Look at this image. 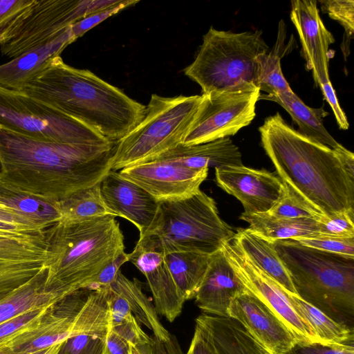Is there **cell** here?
I'll list each match as a JSON object with an SVG mask.
<instances>
[{
	"mask_svg": "<svg viewBox=\"0 0 354 354\" xmlns=\"http://www.w3.org/2000/svg\"><path fill=\"white\" fill-rule=\"evenodd\" d=\"M115 145L42 141L0 128V186L57 204L100 183Z\"/></svg>",
	"mask_w": 354,
	"mask_h": 354,
	"instance_id": "obj_1",
	"label": "cell"
},
{
	"mask_svg": "<svg viewBox=\"0 0 354 354\" xmlns=\"http://www.w3.org/2000/svg\"><path fill=\"white\" fill-rule=\"evenodd\" d=\"M259 131L279 178L300 202L320 216L354 212V178L334 149L303 136L278 112Z\"/></svg>",
	"mask_w": 354,
	"mask_h": 354,
	"instance_id": "obj_2",
	"label": "cell"
},
{
	"mask_svg": "<svg viewBox=\"0 0 354 354\" xmlns=\"http://www.w3.org/2000/svg\"><path fill=\"white\" fill-rule=\"evenodd\" d=\"M18 91L74 118L116 143L145 117L147 106L60 55Z\"/></svg>",
	"mask_w": 354,
	"mask_h": 354,
	"instance_id": "obj_3",
	"label": "cell"
},
{
	"mask_svg": "<svg viewBox=\"0 0 354 354\" xmlns=\"http://www.w3.org/2000/svg\"><path fill=\"white\" fill-rule=\"evenodd\" d=\"M115 217L58 221L45 230L46 292L62 300L88 289L100 272L124 252V236Z\"/></svg>",
	"mask_w": 354,
	"mask_h": 354,
	"instance_id": "obj_4",
	"label": "cell"
},
{
	"mask_svg": "<svg viewBox=\"0 0 354 354\" xmlns=\"http://www.w3.org/2000/svg\"><path fill=\"white\" fill-rule=\"evenodd\" d=\"M273 244L297 295L354 329V258L304 246L293 239Z\"/></svg>",
	"mask_w": 354,
	"mask_h": 354,
	"instance_id": "obj_5",
	"label": "cell"
},
{
	"mask_svg": "<svg viewBox=\"0 0 354 354\" xmlns=\"http://www.w3.org/2000/svg\"><path fill=\"white\" fill-rule=\"evenodd\" d=\"M234 234L233 228L219 216L214 200L199 190L187 198L159 202L155 219L138 241L163 254L212 255Z\"/></svg>",
	"mask_w": 354,
	"mask_h": 354,
	"instance_id": "obj_6",
	"label": "cell"
},
{
	"mask_svg": "<svg viewBox=\"0 0 354 354\" xmlns=\"http://www.w3.org/2000/svg\"><path fill=\"white\" fill-rule=\"evenodd\" d=\"M268 49L259 30L233 32L211 27L184 72L200 85L203 94L248 84L258 87L259 57Z\"/></svg>",
	"mask_w": 354,
	"mask_h": 354,
	"instance_id": "obj_7",
	"label": "cell"
},
{
	"mask_svg": "<svg viewBox=\"0 0 354 354\" xmlns=\"http://www.w3.org/2000/svg\"><path fill=\"white\" fill-rule=\"evenodd\" d=\"M203 99L152 94L144 119L115 143L111 170L151 161L182 145Z\"/></svg>",
	"mask_w": 354,
	"mask_h": 354,
	"instance_id": "obj_8",
	"label": "cell"
},
{
	"mask_svg": "<svg viewBox=\"0 0 354 354\" xmlns=\"http://www.w3.org/2000/svg\"><path fill=\"white\" fill-rule=\"evenodd\" d=\"M124 0H35L0 37L1 54L14 59L46 45L68 27Z\"/></svg>",
	"mask_w": 354,
	"mask_h": 354,
	"instance_id": "obj_9",
	"label": "cell"
},
{
	"mask_svg": "<svg viewBox=\"0 0 354 354\" xmlns=\"http://www.w3.org/2000/svg\"><path fill=\"white\" fill-rule=\"evenodd\" d=\"M0 128L33 139L71 145L114 143L23 92L0 86Z\"/></svg>",
	"mask_w": 354,
	"mask_h": 354,
	"instance_id": "obj_10",
	"label": "cell"
},
{
	"mask_svg": "<svg viewBox=\"0 0 354 354\" xmlns=\"http://www.w3.org/2000/svg\"><path fill=\"white\" fill-rule=\"evenodd\" d=\"M203 99L183 145L203 144L235 135L256 115L261 91L248 84L203 94Z\"/></svg>",
	"mask_w": 354,
	"mask_h": 354,
	"instance_id": "obj_11",
	"label": "cell"
},
{
	"mask_svg": "<svg viewBox=\"0 0 354 354\" xmlns=\"http://www.w3.org/2000/svg\"><path fill=\"white\" fill-rule=\"evenodd\" d=\"M44 233L0 231V324L15 317L19 290L46 270Z\"/></svg>",
	"mask_w": 354,
	"mask_h": 354,
	"instance_id": "obj_12",
	"label": "cell"
},
{
	"mask_svg": "<svg viewBox=\"0 0 354 354\" xmlns=\"http://www.w3.org/2000/svg\"><path fill=\"white\" fill-rule=\"evenodd\" d=\"M222 250L245 288L284 324L297 344H322L294 308L283 288L252 262L232 241L225 243Z\"/></svg>",
	"mask_w": 354,
	"mask_h": 354,
	"instance_id": "obj_13",
	"label": "cell"
},
{
	"mask_svg": "<svg viewBox=\"0 0 354 354\" xmlns=\"http://www.w3.org/2000/svg\"><path fill=\"white\" fill-rule=\"evenodd\" d=\"M209 168L192 169L175 162L154 160L124 167L119 174L158 201L189 197L200 189Z\"/></svg>",
	"mask_w": 354,
	"mask_h": 354,
	"instance_id": "obj_14",
	"label": "cell"
},
{
	"mask_svg": "<svg viewBox=\"0 0 354 354\" xmlns=\"http://www.w3.org/2000/svg\"><path fill=\"white\" fill-rule=\"evenodd\" d=\"M215 180L241 203L246 214L268 212L286 190L281 179L272 173L243 165L215 169Z\"/></svg>",
	"mask_w": 354,
	"mask_h": 354,
	"instance_id": "obj_15",
	"label": "cell"
},
{
	"mask_svg": "<svg viewBox=\"0 0 354 354\" xmlns=\"http://www.w3.org/2000/svg\"><path fill=\"white\" fill-rule=\"evenodd\" d=\"M228 316L270 354H286L297 344L284 324L247 288L232 300Z\"/></svg>",
	"mask_w": 354,
	"mask_h": 354,
	"instance_id": "obj_16",
	"label": "cell"
},
{
	"mask_svg": "<svg viewBox=\"0 0 354 354\" xmlns=\"http://www.w3.org/2000/svg\"><path fill=\"white\" fill-rule=\"evenodd\" d=\"M290 19L299 36L307 67L313 71L315 84L320 87L331 83L328 75V50L335 39L319 16L317 1H292Z\"/></svg>",
	"mask_w": 354,
	"mask_h": 354,
	"instance_id": "obj_17",
	"label": "cell"
},
{
	"mask_svg": "<svg viewBox=\"0 0 354 354\" xmlns=\"http://www.w3.org/2000/svg\"><path fill=\"white\" fill-rule=\"evenodd\" d=\"M100 191L111 214L132 223L142 236L155 219L159 201L113 170L100 181Z\"/></svg>",
	"mask_w": 354,
	"mask_h": 354,
	"instance_id": "obj_18",
	"label": "cell"
},
{
	"mask_svg": "<svg viewBox=\"0 0 354 354\" xmlns=\"http://www.w3.org/2000/svg\"><path fill=\"white\" fill-rule=\"evenodd\" d=\"M129 259L145 277L157 313L174 322L181 313L184 299L180 295L160 251L138 241Z\"/></svg>",
	"mask_w": 354,
	"mask_h": 354,
	"instance_id": "obj_19",
	"label": "cell"
},
{
	"mask_svg": "<svg viewBox=\"0 0 354 354\" xmlns=\"http://www.w3.org/2000/svg\"><path fill=\"white\" fill-rule=\"evenodd\" d=\"M246 290L222 248L211 255L205 276L195 295L198 307L206 315L229 317L232 300Z\"/></svg>",
	"mask_w": 354,
	"mask_h": 354,
	"instance_id": "obj_20",
	"label": "cell"
},
{
	"mask_svg": "<svg viewBox=\"0 0 354 354\" xmlns=\"http://www.w3.org/2000/svg\"><path fill=\"white\" fill-rule=\"evenodd\" d=\"M75 39L68 27L63 33L46 45L28 51L0 65V86L19 90L28 81L45 69L50 61L60 55Z\"/></svg>",
	"mask_w": 354,
	"mask_h": 354,
	"instance_id": "obj_21",
	"label": "cell"
},
{
	"mask_svg": "<svg viewBox=\"0 0 354 354\" xmlns=\"http://www.w3.org/2000/svg\"><path fill=\"white\" fill-rule=\"evenodd\" d=\"M154 160L175 162L196 169L243 165L239 149L230 137L196 145H180Z\"/></svg>",
	"mask_w": 354,
	"mask_h": 354,
	"instance_id": "obj_22",
	"label": "cell"
},
{
	"mask_svg": "<svg viewBox=\"0 0 354 354\" xmlns=\"http://www.w3.org/2000/svg\"><path fill=\"white\" fill-rule=\"evenodd\" d=\"M196 324L208 333L218 354H270L231 318L203 314Z\"/></svg>",
	"mask_w": 354,
	"mask_h": 354,
	"instance_id": "obj_23",
	"label": "cell"
},
{
	"mask_svg": "<svg viewBox=\"0 0 354 354\" xmlns=\"http://www.w3.org/2000/svg\"><path fill=\"white\" fill-rule=\"evenodd\" d=\"M231 241L287 292L297 295L273 243L257 235L248 227L238 229Z\"/></svg>",
	"mask_w": 354,
	"mask_h": 354,
	"instance_id": "obj_24",
	"label": "cell"
},
{
	"mask_svg": "<svg viewBox=\"0 0 354 354\" xmlns=\"http://www.w3.org/2000/svg\"><path fill=\"white\" fill-rule=\"evenodd\" d=\"M259 99L271 100L281 106L298 125V132L303 136L332 149L339 145L324 126L323 118L328 113L323 107L308 106L294 92L279 95H261Z\"/></svg>",
	"mask_w": 354,
	"mask_h": 354,
	"instance_id": "obj_25",
	"label": "cell"
},
{
	"mask_svg": "<svg viewBox=\"0 0 354 354\" xmlns=\"http://www.w3.org/2000/svg\"><path fill=\"white\" fill-rule=\"evenodd\" d=\"M240 219L250 224L248 228L264 239L277 241L319 236L318 222L315 218H279L268 212L246 214Z\"/></svg>",
	"mask_w": 354,
	"mask_h": 354,
	"instance_id": "obj_26",
	"label": "cell"
},
{
	"mask_svg": "<svg viewBox=\"0 0 354 354\" xmlns=\"http://www.w3.org/2000/svg\"><path fill=\"white\" fill-rule=\"evenodd\" d=\"M109 287L124 299L136 321L151 330L154 337L163 342L169 339L171 333L160 322L154 304L143 292L136 279L130 280L120 270Z\"/></svg>",
	"mask_w": 354,
	"mask_h": 354,
	"instance_id": "obj_27",
	"label": "cell"
},
{
	"mask_svg": "<svg viewBox=\"0 0 354 354\" xmlns=\"http://www.w3.org/2000/svg\"><path fill=\"white\" fill-rule=\"evenodd\" d=\"M163 254L182 298L185 301L194 298L207 269L211 255L192 252Z\"/></svg>",
	"mask_w": 354,
	"mask_h": 354,
	"instance_id": "obj_28",
	"label": "cell"
},
{
	"mask_svg": "<svg viewBox=\"0 0 354 354\" xmlns=\"http://www.w3.org/2000/svg\"><path fill=\"white\" fill-rule=\"evenodd\" d=\"M290 301L302 319L313 329L322 344L354 342V329L339 323L299 297L288 293Z\"/></svg>",
	"mask_w": 354,
	"mask_h": 354,
	"instance_id": "obj_29",
	"label": "cell"
},
{
	"mask_svg": "<svg viewBox=\"0 0 354 354\" xmlns=\"http://www.w3.org/2000/svg\"><path fill=\"white\" fill-rule=\"evenodd\" d=\"M0 202L30 223L46 230L61 218L58 204L0 186Z\"/></svg>",
	"mask_w": 354,
	"mask_h": 354,
	"instance_id": "obj_30",
	"label": "cell"
},
{
	"mask_svg": "<svg viewBox=\"0 0 354 354\" xmlns=\"http://www.w3.org/2000/svg\"><path fill=\"white\" fill-rule=\"evenodd\" d=\"M286 32L283 21L280 22L277 40L271 51L259 57L260 76L259 88L270 95L293 93L286 80L281 67V59L288 50L285 46Z\"/></svg>",
	"mask_w": 354,
	"mask_h": 354,
	"instance_id": "obj_31",
	"label": "cell"
},
{
	"mask_svg": "<svg viewBox=\"0 0 354 354\" xmlns=\"http://www.w3.org/2000/svg\"><path fill=\"white\" fill-rule=\"evenodd\" d=\"M57 204L61 222H77L111 215L103 201L100 183L80 189Z\"/></svg>",
	"mask_w": 354,
	"mask_h": 354,
	"instance_id": "obj_32",
	"label": "cell"
},
{
	"mask_svg": "<svg viewBox=\"0 0 354 354\" xmlns=\"http://www.w3.org/2000/svg\"><path fill=\"white\" fill-rule=\"evenodd\" d=\"M52 306L31 310L0 324V347L37 326Z\"/></svg>",
	"mask_w": 354,
	"mask_h": 354,
	"instance_id": "obj_33",
	"label": "cell"
},
{
	"mask_svg": "<svg viewBox=\"0 0 354 354\" xmlns=\"http://www.w3.org/2000/svg\"><path fill=\"white\" fill-rule=\"evenodd\" d=\"M267 212L274 217L288 219L315 218L317 220L320 216H323L300 202L286 186L283 194Z\"/></svg>",
	"mask_w": 354,
	"mask_h": 354,
	"instance_id": "obj_34",
	"label": "cell"
},
{
	"mask_svg": "<svg viewBox=\"0 0 354 354\" xmlns=\"http://www.w3.org/2000/svg\"><path fill=\"white\" fill-rule=\"evenodd\" d=\"M292 239L304 246L354 258V237L316 236Z\"/></svg>",
	"mask_w": 354,
	"mask_h": 354,
	"instance_id": "obj_35",
	"label": "cell"
},
{
	"mask_svg": "<svg viewBox=\"0 0 354 354\" xmlns=\"http://www.w3.org/2000/svg\"><path fill=\"white\" fill-rule=\"evenodd\" d=\"M106 335L83 334L71 337L62 343L57 354H104Z\"/></svg>",
	"mask_w": 354,
	"mask_h": 354,
	"instance_id": "obj_36",
	"label": "cell"
},
{
	"mask_svg": "<svg viewBox=\"0 0 354 354\" xmlns=\"http://www.w3.org/2000/svg\"><path fill=\"white\" fill-rule=\"evenodd\" d=\"M354 212H341L317 219L319 236L354 237Z\"/></svg>",
	"mask_w": 354,
	"mask_h": 354,
	"instance_id": "obj_37",
	"label": "cell"
},
{
	"mask_svg": "<svg viewBox=\"0 0 354 354\" xmlns=\"http://www.w3.org/2000/svg\"><path fill=\"white\" fill-rule=\"evenodd\" d=\"M322 9L337 21L345 29L348 37L354 31V1L353 0H324L319 1Z\"/></svg>",
	"mask_w": 354,
	"mask_h": 354,
	"instance_id": "obj_38",
	"label": "cell"
},
{
	"mask_svg": "<svg viewBox=\"0 0 354 354\" xmlns=\"http://www.w3.org/2000/svg\"><path fill=\"white\" fill-rule=\"evenodd\" d=\"M138 2H139L138 0H124L122 3L117 6L93 13L78 21L70 26L73 38L76 40L86 33V32L102 22L106 19L129 6L135 5Z\"/></svg>",
	"mask_w": 354,
	"mask_h": 354,
	"instance_id": "obj_39",
	"label": "cell"
},
{
	"mask_svg": "<svg viewBox=\"0 0 354 354\" xmlns=\"http://www.w3.org/2000/svg\"><path fill=\"white\" fill-rule=\"evenodd\" d=\"M354 342L346 344H297L286 354H354Z\"/></svg>",
	"mask_w": 354,
	"mask_h": 354,
	"instance_id": "obj_40",
	"label": "cell"
},
{
	"mask_svg": "<svg viewBox=\"0 0 354 354\" xmlns=\"http://www.w3.org/2000/svg\"><path fill=\"white\" fill-rule=\"evenodd\" d=\"M35 0H0V37L11 23Z\"/></svg>",
	"mask_w": 354,
	"mask_h": 354,
	"instance_id": "obj_41",
	"label": "cell"
},
{
	"mask_svg": "<svg viewBox=\"0 0 354 354\" xmlns=\"http://www.w3.org/2000/svg\"><path fill=\"white\" fill-rule=\"evenodd\" d=\"M129 259V253L124 252L120 254L100 272L88 289L95 290L100 287L109 286L116 279L121 266Z\"/></svg>",
	"mask_w": 354,
	"mask_h": 354,
	"instance_id": "obj_42",
	"label": "cell"
},
{
	"mask_svg": "<svg viewBox=\"0 0 354 354\" xmlns=\"http://www.w3.org/2000/svg\"><path fill=\"white\" fill-rule=\"evenodd\" d=\"M185 354H218L208 333L197 324H196L192 339Z\"/></svg>",
	"mask_w": 354,
	"mask_h": 354,
	"instance_id": "obj_43",
	"label": "cell"
},
{
	"mask_svg": "<svg viewBox=\"0 0 354 354\" xmlns=\"http://www.w3.org/2000/svg\"><path fill=\"white\" fill-rule=\"evenodd\" d=\"M320 88L323 93L325 100L329 104L334 113L339 128L343 130L348 129L349 127V123L346 114L339 105L332 84L330 83L323 85Z\"/></svg>",
	"mask_w": 354,
	"mask_h": 354,
	"instance_id": "obj_44",
	"label": "cell"
},
{
	"mask_svg": "<svg viewBox=\"0 0 354 354\" xmlns=\"http://www.w3.org/2000/svg\"><path fill=\"white\" fill-rule=\"evenodd\" d=\"M104 354H137L132 346L109 328L105 338Z\"/></svg>",
	"mask_w": 354,
	"mask_h": 354,
	"instance_id": "obj_45",
	"label": "cell"
},
{
	"mask_svg": "<svg viewBox=\"0 0 354 354\" xmlns=\"http://www.w3.org/2000/svg\"><path fill=\"white\" fill-rule=\"evenodd\" d=\"M0 222L45 230L19 216L15 211L12 210L1 202H0Z\"/></svg>",
	"mask_w": 354,
	"mask_h": 354,
	"instance_id": "obj_46",
	"label": "cell"
},
{
	"mask_svg": "<svg viewBox=\"0 0 354 354\" xmlns=\"http://www.w3.org/2000/svg\"><path fill=\"white\" fill-rule=\"evenodd\" d=\"M154 354H183L178 339L171 334L169 339L163 342L153 335Z\"/></svg>",
	"mask_w": 354,
	"mask_h": 354,
	"instance_id": "obj_47",
	"label": "cell"
},
{
	"mask_svg": "<svg viewBox=\"0 0 354 354\" xmlns=\"http://www.w3.org/2000/svg\"><path fill=\"white\" fill-rule=\"evenodd\" d=\"M338 154L339 159L348 175L354 178V154L346 149L344 147L339 145L334 149Z\"/></svg>",
	"mask_w": 354,
	"mask_h": 354,
	"instance_id": "obj_48",
	"label": "cell"
},
{
	"mask_svg": "<svg viewBox=\"0 0 354 354\" xmlns=\"http://www.w3.org/2000/svg\"><path fill=\"white\" fill-rule=\"evenodd\" d=\"M0 354H28V353L16 352L9 347L4 346V347L0 348Z\"/></svg>",
	"mask_w": 354,
	"mask_h": 354,
	"instance_id": "obj_49",
	"label": "cell"
}]
</instances>
